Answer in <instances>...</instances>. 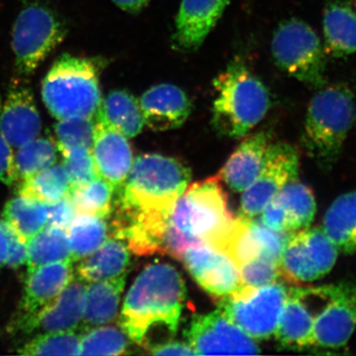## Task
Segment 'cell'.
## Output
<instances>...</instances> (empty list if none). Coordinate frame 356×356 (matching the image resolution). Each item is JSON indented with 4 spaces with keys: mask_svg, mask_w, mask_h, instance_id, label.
I'll return each mask as SVG.
<instances>
[{
    "mask_svg": "<svg viewBox=\"0 0 356 356\" xmlns=\"http://www.w3.org/2000/svg\"><path fill=\"white\" fill-rule=\"evenodd\" d=\"M7 250L6 235L0 222V269L6 266Z\"/></svg>",
    "mask_w": 356,
    "mask_h": 356,
    "instance_id": "bcb514c9",
    "label": "cell"
},
{
    "mask_svg": "<svg viewBox=\"0 0 356 356\" xmlns=\"http://www.w3.org/2000/svg\"><path fill=\"white\" fill-rule=\"evenodd\" d=\"M289 235L267 228L254 218L238 216L215 248L231 257L238 267L259 257L280 264Z\"/></svg>",
    "mask_w": 356,
    "mask_h": 356,
    "instance_id": "7c38bea8",
    "label": "cell"
},
{
    "mask_svg": "<svg viewBox=\"0 0 356 356\" xmlns=\"http://www.w3.org/2000/svg\"><path fill=\"white\" fill-rule=\"evenodd\" d=\"M145 126L154 131L179 128L191 113L192 105L181 88L170 83L147 89L139 99Z\"/></svg>",
    "mask_w": 356,
    "mask_h": 356,
    "instance_id": "44dd1931",
    "label": "cell"
},
{
    "mask_svg": "<svg viewBox=\"0 0 356 356\" xmlns=\"http://www.w3.org/2000/svg\"><path fill=\"white\" fill-rule=\"evenodd\" d=\"M339 252L322 228L293 232L281 254L280 276L295 284L320 280L331 273Z\"/></svg>",
    "mask_w": 356,
    "mask_h": 356,
    "instance_id": "30bf717a",
    "label": "cell"
},
{
    "mask_svg": "<svg viewBox=\"0 0 356 356\" xmlns=\"http://www.w3.org/2000/svg\"><path fill=\"white\" fill-rule=\"evenodd\" d=\"M114 187L102 178H96L70 194L76 215L107 218L112 212Z\"/></svg>",
    "mask_w": 356,
    "mask_h": 356,
    "instance_id": "e575fe53",
    "label": "cell"
},
{
    "mask_svg": "<svg viewBox=\"0 0 356 356\" xmlns=\"http://www.w3.org/2000/svg\"><path fill=\"white\" fill-rule=\"evenodd\" d=\"M276 65L311 88L325 86V47L313 28L304 21L289 19L278 26L271 42Z\"/></svg>",
    "mask_w": 356,
    "mask_h": 356,
    "instance_id": "52a82bcc",
    "label": "cell"
},
{
    "mask_svg": "<svg viewBox=\"0 0 356 356\" xmlns=\"http://www.w3.org/2000/svg\"><path fill=\"white\" fill-rule=\"evenodd\" d=\"M288 288L274 282L261 288L241 286L220 300V308L254 339H266L275 332Z\"/></svg>",
    "mask_w": 356,
    "mask_h": 356,
    "instance_id": "9c48e42d",
    "label": "cell"
},
{
    "mask_svg": "<svg viewBox=\"0 0 356 356\" xmlns=\"http://www.w3.org/2000/svg\"><path fill=\"white\" fill-rule=\"evenodd\" d=\"M67 27L55 11L40 3L29 4L18 14L13 29L15 67L21 76H31L64 42Z\"/></svg>",
    "mask_w": 356,
    "mask_h": 356,
    "instance_id": "ba28073f",
    "label": "cell"
},
{
    "mask_svg": "<svg viewBox=\"0 0 356 356\" xmlns=\"http://www.w3.org/2000/svg\"><path fill=\"white\" fill-rule=\"evenodd\" d=\"M13 149L0 131V182L7 186H13L18 180Z\"/></svg>",
    "mask_w": 356,
    "mask_h": 356,
    "instance_id": "7bdbcfd3",
    "label": "cell"
},
{
    "mask_svg": "<svg viewBox=\"0 0 356 356\" xmlns=\"http://www.w3.org/2000/svg\"><path fill=\"white\" fill-rule=\"evenodd\" d=\"M192 277L213 298H226L241 287L240 270L221 250L208 245L187 248L181 259Z\"/></svg>",
    "mask_w": 356,
    "mask_h": 356,
    "instance_id": "2e32d148",
    "label": "cell"
},
{
    "mask_svg": "<svg viewBox=\"0 0 356 356\" xmlns=\"http://www.w3.org/2000/svg\"><path fill=\"white\" fill-rule=\"evenodd\" d=\"M185 298L184 280L175 267L161 262L149 264L126 295L121 327L134 343L151 348L154 337L175 336Z\"/></svg>",
    "mask_w": 356,
    "mask_h": 356,
    "instance_id": "6da1fadb",
    "label": "cell"
},
{
    "mask_svg": "<svg viewBox=\"0 0 356 356\" xmlns=\"http://www.w3.org/2000/svg\"><path fill=\"white\" fill-rule=\"evenodd\" d=\"M74 278V267L70 261L47 264L28 273L22 298L9 324V331L22 332L33 318L58 298Z\"/></svg>",
    "mask_w": 356,
    "mask_h": 356,
    "instance_id": "9a60e30c",
    "label": "cell"
},
{
    "mask_svg": "<svg viewBox=\"0 0 356 356\" xmlns=\"http://www.w3.org/2000/svg\"><path fill=\"white\" fill-rule=\"evenodd\" d=\"M220 182L218 175L187 186L168 218L163 254L181 259L188 248L219 243L235 219Z\"/></svg>",
    "mask_w": 356,
    "mask_h": 356,
    "instance_id": "3957f363",
    "label": "cell"
},
{
    "mask_svg": "<svg viewBox=\"0 0 356 356\" xmlns=\"http://www.w3.org/2000/svg\"><path fill=\"white\" fill-rule=\"evenodd\" d=\"M95 132L90 152L98 178L120 191L127 178L134 158L128 138L107 123L99 114L95 116Z\"/></svg>",
    "mask_w": 356,
    "mask_h": 356,
    "instance_id": "e0dca14e",
    "label": "cell"
},
{
    "mask_svg": "<svg viewBox=\"0 0 356 356\" xmlns=\"http://www.w3.org/2000/svg\"><path fill=\"white\" fill-rule=\"evenodd\" d=\"M298 154L286 143L273 142L266 165L257 179L243 191L240 216L255 218L290 180L297 178Z\"/></svg>",
    "mask_w": 356,
    "mask_h": 356,
    "instance_id": "4fadbf2b",
    "label": "cell"
},
{
    "mask_svg": "<svg viewBox=\"0 0 356 356\" xmlns=\"http://www.w3.org/2000/svg\"><path fill=\"white\" fill-rule=\"evenodd\" d=\"M187 341L196 355H257L259 346L221 310L196 316Z\"/></svg>",
    "mask_w": 356,
    "mask_h": 356,
    "instance_id": "8fae6325",
    "label": "cell"
},
{
    "mask_svg": "<svg viewBox=\"0 0 356 356\" xmlns=\"http://www.w3.org/2000/svg\"><path fill=\"white\" fill-rule=\"evenodd\" d=\"M147 350L153 355H196L191 344L175 341H163Z\"/></svg>",
    "mask_w": 356,
    "mask_h": 356,
    "instance_id": "ee69618b",
    "label": "cell"
},
{
    "mask_svg": "<svg viewBox=\"0 0 356 356\" xmlns=\"http://www.w3.org/2000/svg\"><path fill=\"white\" fill-rule=\"evenodd\" d=\"M216 92L212 122L218 132L241 139L266 116L270 106L268 90L262 81L236 58L214 79Z\"/></svg>",
    "mask_w": 356,
    "mask_h": 356,
    "instance_id": "277c9868",
    "label": "cell"
},
{
    "mask_svg": "<svg viewBox=\"0 0 356 356\" xmlns=\"http://www.w3.org/2000/svg\"><path fill=\"white\" fill-rule=\"evenodd\" d=\"M57 146L91 149L95 132V117H69L55 124Z\"/></svg>",
    "mask_w": 356,
    "mask_h": 356,
    "instance_id": "74e56055",
    "label": "cell"
},
{
    "mask_svg": "<svg viewBox=\"0 0 356 356\" xmlns=\"http://www.w3.org/2000/svg\"><path fill=\"white\" fill-rule=\"evenodd\" d=\"M191 170L181 161L159 154H140L119 192V222L165 225L178 198L188 186Z\"/></svg>",
    "mask_w": 356,
    "mask_h": 356,
    "instance_id": "7a4b0ae2",
    "label": "cell"
},
{
    "mask_svg": "<svg viewBox=\"0 0 356 356\" xmlns=\"http://www.w3.org/2000/svg\"><path fill=\"white\" fill-rule=\"evenodd\" d=\"M7 238V259L6 266L10 268H18L24 266L27 262L28 248L27 243L21 238L11 227L6 222L0 221Z\"/></svg>",
    "mask_w": 356,
    "mask_h": 356,
    "instance_id": "60d3db41",
    "label": "cell"
},
{
    "mask_svg": "<svg viewBox=\"0 0 356 356\" xmlns=\"http://www.w3.org/2000/svg\"><path fill=\"white\" fill-rule=\"evenodd\" d=\"M57 153V142L51 138L37 137L17 147L14 161L18 179L23 181L55 165Z\"/></svg>",
    "mask_w": 356,
    "mask_h": 356,
    "instance_id": "836d02e7",
    "label": "cell"
},
{
    "mask_svg": "<svg viewBox=\"0 0 356 356\" xmlns=\"http://www.w3.org/2000/svg\"><path fill=\"white\" fill-rule=\"evenodd\" d=\"M48 210V226L69 229L70 224L77 216L70 195L60 199L57 202L47 204Z\"/></svg>",
    "mask_w": 356,
    "mask_h": 356,
    "instance_id": "b9f144b4",
    "label": "cell"
},
{
    "mask_svg": "<svg viewBox=\"0 0 356 356\" xmlns=\"http://www.w3.org/2000/svg\"><path fill=\"white\" fill-rule=\"evenodd\" d=\"M81 336L74 332L35 334L18 350L23 355H79Z\"/></svg>",
    "mask_w": 356,
    "mask_h": 356,
    "instance_id": "8d00e7d4",
    "label": "cell"
},
{
    "mask_svg": "<svg viewBox=\"0 0 356 356\" xmlns=\"http://www.w3.org/2000/svg\"><path fill=\"white\" fill-rule=\"evenodd\" d=\"M241 286L261 288L273 284L280 276V264L266 259L257 257L238 267Z\"/></svg>",
    "mask_w": 356,
    "mask_h": 356,
    "instance_id": "ab89813d",
    "label": "cell"
},
{
    "mask_svg": "<svg viewBox=\"0 0 356 356\" xmlns=\"http://www.w3.org/2000/svg\"><path fill=\"white\" fill-rule=\"evenodd\" d=\"M72 248V262L92 254L109 238L106 218L77 215L67 229Z\"/></svg>",
    "mask_w": 356,
    "mask_h": 356,
    "instance_id": "d6a6232c",
    "label": "cell"
},
{
    "mask_svg": "<svg viewBox=\"0 0 356 356\" xmlns=\"http://www.w3.org/2000/svg\"><path fill=\"white\" fill-rule=\"evenodd\" d=\"M42 119L29 88L14 86L0 105V131L14 149L39 137Z\"/></svg>",
    "mask_w": 356,
    "mask_h": 356,
    "instance_id": "ac0fdd59",
    "label": "cell"
},
{
    "mask_svg": "<svg viewBox=\"0 0 356 356\" xmlns=\"http://www.w3.org/2000/svg\"><path fill=\"white\" fill-rule=\"evenodd\" d=\"M74 191L67 168L64 165H54L37 173L20 185L19 195L36 199L44 204L57 202L67 197Z\"/></svg>",
    "mask_w": 356,
    "mask_h": 356,
    "instance_id": "1f68e13d",
    "label": "cell"
},
{
    "mask_svg": "<svg viewBox=\"0 0 356 356\" xmlns=\"http://www.w3.org/2000/svg\"><path fill=\"white\" fill-rule=\"evenodd\" d=\"M130 250L121 238L109 236L92 254L81 259L76 267L79 280L86 283L113 280L126 273Z\"/></svg>",
    "mask_w": 356,
    "mask_h": 356,
    "instance_id": "d4e9b609",
    "label": "cell"
},
{
    "mask_svg": "<svg viewBox=\"0 0 356 356\" xmlns=\"http://www.w3.org/2000/svg\"><path fill=\"white\" fill-rule=\"evenodd\" d=\"M316 316L317 312L302 296L299 288H290L280 322L274 332L276 339L287 348H305L313 346Z\"/></svg>",
    "mask_w": 356,
    "mask_h": 356,
    "instance_id": "603a6c76",
    "label": "cell"
},
{
    "mask_svg": "<svg viewBox=\"0 0 356 356\" xmlns=\"http://www.w3.org/2000/svg\"><path fill=\"white\" fill-rule=\"evenodd\" d=\"M323 231L339 252H356V189L341 194L325 212Z\"/></svg>",
    "mask_w": 356,
    "mask_h": 356,
    "instance_id": "4316f807",
    "label": "cell"
},
{
    "mask_svg": "<svg viewBox=\"0 0 356 356\" xmlns=\"http://www.w3.org/2000/svg\"><path fill=\"white\" fill-rule=\"evenodd\" d=\"M96 113L128 139L139 135L145 127L139 100L127 90L111 91Z\"/></svg>",
    "mask_w": 356,
    "mask_h": 356,
    "instance_id": "83f0119b",
    "label": "cell"
},
{
    "mask_svg": "<svg viewBox=\"0 0 356 356\" xmlns=\"http://www.w3.org/2000/svg\"><path fill=\"white\" fill-rule=\"evenodd\" d=\"M356 120L353 91L337 83L318 88L307 110L303 145L324 170L337 163Z\"/></svg>",
    "mask_w": 356,
    "mask_h": 356,
    "instance_id": "5b68a950",
    "label": "cell"
},
{
    "mask_svg": "<svg viewBox=\"0 0 356 356\" xmlns=\"http://www.w3.org/2000/svg\"><path fill=\"white\" fill-rule=\"evenodd\" d=\"M356 330V284H331L329 298L314 322L313 346L344 348Z\"/></svg>",
    "mask_w": 356,
    "mask_h": 356,
    "instance_id": "5bb4252c",
    "label": "cell"
},
{
    "mask_svg": "<svg viewBox=\"0 0 356 356\" xmlns=\"http://www.w3.org/2000/svg\"><path fill=\"white\" fill-rule=\"evenodd\" d=\"M126 273L113 280L89 282L86 288L84 312L81 325L90 330L113 322L118 316Z\"/></svg>",
    "mask_w": 356,
    "mask_h": 356,
    "instance_id": "484cf974",
    "label": "cell"
},
{
    "mask_svg": "<svg viewBox=\"0 0 356 356\" xmlns=\"http://www.w3.org/2000/svg\"><path fill=\"white\" fill-rule=\"evenodd\" d=\"M355 3H356V0H355Z\"/></svg>",
    "mask_w": 356,
    "mask_h": 356,
    "instance_id": "7dc6e473",
    "label": "cell"
},
{
    "mask_svg": "<svg viewBox=\"0 0 356 356\" xmlns=\"http://www.w3.org/2000/svg\"><path fill=\"white\" fill-rule=\"evenodd\" d=\"M325 50L332 57L341 58L356 53V13L343 0L325 6L323 17Z\"/></svg>",
    "mask_w": 356,
    "mask_h": 356,
    "instance_id": "cb8c5ba5",
    "label": "cell"
},
{
    "mask_svg": "<svg viewBox=\"0 0 356 356\" xmlns=\"http://www.w3.org/2000/svg\"><path fill=\"white\" fill-rule=\"evenodd\" d=\"M286 218L288 233L308 228L316 214L315 196L297 178L290 180L273 197Z\"/></svg>",
    "mask_w": 356,
    "mask_h": 356,
    "instance_id": "f546056e",
    "label": "cell"
},
{
    "mask_svg": "<svg viewBox=\"0 0 356 356\" xmlns=\"http://www.w3.org/2000/svg\"><path fill=\"white\" fill-rule=\"evenodd\" d=\"M130 337L122 327L100 325L81 336L79 355H121L127 353Z\"/></svg>",
    "mask_w": 356,
    "mask_h": 356,
    "instance_id": "d590c367",
    "label": "cell"
},
{
    "mask_svg": "<svg viewBox=\"0 0 356 356\" xmlns=\"http://www.w3.org/2000/svg\"><path fill=\"white\" fill-rule=\"evenodd\" d=\"M27 273L38 267L60 261H72L67 229L47 226L27 243Z\"/></svg>",
    "mask_w": 356,
    "mask_h": 356,
    "instance_id": "f1b7e54d",
    "label": "cell"
},
{
    "mask_svg": "<svg viewBox=\"0 0 356 356\" xmlns=\"http://www.w3.org/2000/svg\"><path fill=\"white\" fill-rule=\"evenodd\" d=\"M100 64L65 54L53 65L42 83V99L54 118L95 116L102 102Z\"/></svg>",
    "mask_w": 356,
    "mask_h": 356,
    "instance_id": "8992f818",
    "label": "cell"
},
{
    "mask_svg": "<svg viewBox=\"0 0 356 356\" xmlns=\"http://www.w3.org/2000/svg\"><path fill=\"white\" fill-rule=\"evenodd\" d=\"M63 156V165L67 168L74 188L84 186L97 177L90 149L84 147H58Z\"/></svg>",
    "mask_w": 356,
    "mask_h": 356,
    "instance_id": "f35d334b",
    "label": "cell"
},
{
    "mask_svg": "<svg viewBox=\"0 0 356 356\" xmlns=\"http://www.w3.org/2000/svg\"><path fill=\"white\" fill-rule=\"evenodd\" d=\"M273 142V136L264 131L248 136L229 156L219 177L234 191H245L261 172Z\"/></svg>",
    "mask_w": 356,
    "mask_h": 356,
    "instance_id": "7402d4cb",
    "label": "cell"
},
{
    "mask_svg": "<svg viewBox=\"0 0 356 356\" xmlns=\"http://www.w3.org/2000/svg\"><path fill=\"white\" fill-rule=\"evenodd\" d=\"M112 1L122 10L136 13L146 7L151 0H112Z\"/></svg>",
    "mask_w": 356,
    "mask_h": 356,
    "instance_id": "f6af8a7d",
    "label": "cell"
},
{
    "mask_svg": "<svg viewBox=\"0 0 356 356\" xmlns=\"http://www.w3.org/2000/svg\"><path fill=\"white\" fill-rule=\"evenodd\" d=\"M86 284L74 277L55 301L33 318L21 332L26 336L46 332H74L81 325Z\"/></svg>",
    "mask_w": 356,
    "mask_h": 356,
    "instance_id": "d6986e66",
    "label": "cell"
},
{
    "mask_svg": "<svg viewBox=\"0 0 356 356\" xmlns=\"http://www.w3.org/2000/svg\"><path fill=\"white\" fill-rule=\"evenodd\" d=\"M231 0H181L173 36L184 51L197 50L216 26Z\"/></svg>",
    "mask_w": 356,
    "mask_h": 356,
    "instance_id": "ffe728a7",
    "label": "cell"
},
{
    "mask_svg": "<svg viewBox=\"0 0 356 356\" xmlns=\"http://www.w3.org/2000/svg\"><path fill=\"white\" fill-rule=\"evenodd\" d=\"M2 221L6 222L24 242L30 240L48 226L47 204L19 195L4 206Z\"/></svg>",
    "mask_w": 356,
    "mask_h": 356,
    "instance_id": "4dcf8cb0",
    "label": "cell"
}]
</instances>
